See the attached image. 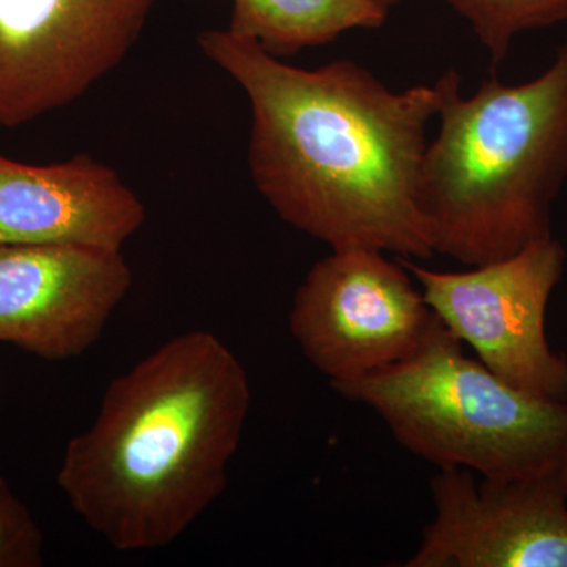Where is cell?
Returning <instances> with one entry per match:
<instances>
[{
  "instance_id": "4",
  "label": "cell",
  "mask_w": 567,
  "mask_h": 567,
  "mask_svg": "<svg viewBox=\"0 0 567 567\" xmlns=\"http://www.w3.org/2000/svg\"><path fill=\"white\" fill-rule=\"evenodd\" d=\"M333 390L369 406L405 450L439 468L509 480L567 462V402L507 385L466 357L440 319L412 357Z\"/></svg>"
},
{
  "instance_id": "10",
  "label": "cell",
  "mask_w": 567,
  "mask_h": 567,
  "mask_svg": "<svg viewBox=\"0 0 567 567\" xmlns=\"http://www.w3.org/2000/svg\"><path fill=\"white\" fill-rule=\"evenodd\" d=\"M145 208L112 167L78 155L35 166L0 155V246L78 245L122 251Z\"/></svg>"
},
{
  "instance_id": "1",
  "label": "cell",
  "mask_w": 567,
  "mask_h": 567,
  "mask_svg": "<svg viewBox=\"0 0 567 567\" xmlns=\"http://www.w3.org/2000/svg\"><path fill=\"white\" fill-rule=\"evenodd\" d=\"M197 41L248 96L249 171L282 221L331 249L435 256L417 207L435 85L391 91L353 61L298 69L227 29Z\"/></svg>"
},
{
  "instance_id": "13",
  "label": "cell",
  "mask_w": 567,
  "mask_h": 567,
  "mask_svg": "<svg viewBox=\"0 0 567 567\" xmlns=\"http://www.w3.org/2000/svg\"><path fill=\"white\" fill-rule=\"evenodd\" d=\"M43 565V535L31 511L0 477V567Z\"/></svg>"
},
{
  "instance_id": "8",
  "label": "cell",
  "mask_w": 567,
  "mask_h": 567,
  "mask_svg": "<svg viewBox=\"0 0 567 567\" xmlns=\"http://www.w3.org/2000/svg\"><path fill=\"white\" fill-rule=\"evenodd\" d=\"M431 494L435 516L405 567H567L563 470L494 480L445 466Z\"/></svg>"
},
{
  "instance_id": "14",
  "label": "cell",
  "mask_w": 567,
  "mask_h": 567,
  "mask_svg": "<svg viewBox=\"0 0 567 567\" xmlns=\"http://www.w3.org/2000/svg\"><path fill=\"white\" fill-rule=\"evenodd\" d=\"M375 2L386 7V9H391V7L399 6V3L405 2V0H375Z\"/></svg>"
},
{
  "instance_id": "3",
  "label": "cell",
  "mask_w": 567,
  "mask_h": 567,
  "mask_svg": "<svg viewBox=\"0 0 567 567\" xmlns=\"http://www.w3.org/2000/svg\"><path fill=\"white\" fill-rule=\"evenodd\" d=\"M461 80L451 69L434 84L440 126L425 148L417 207L434 252L477 267L551 238L567 178V41L524 84L491 76L465 99Z\"/></svg>"
},
{
  "instance_id": "7",
  "label": "cell",
  "mask_w": 567,
  "mask_h": 567,
  "mask_svg": "<svg viewBox=\"0 0 567 567\" xmlns=\"http://www.w3.org/2000/svg\"><path fill=\"white\" fill-rule=\"evenodd\" d=\"M156 0H0V123L84 95L126 58Z\"/></svg>"
},
{
  "instance_id": "15",
  "label": "cell",
  "mask_w": 567,
  "mask_h": 567,
  "mask_svg": "<svg viewBox=\"0 0 567 567\" xmlns=\"http://www.w3.org/2000/svg\"><path fill=\"white\" fill-rule=\"evenodd\" d=\"M563 477H565V487H566V494H567V462H566L565 468H563Z\"/></svg>"
},
{
  "instance_id": "5",
  "label": "cell",
  "mask_w": 567,
  "mask_h": 567,
  "mask_svg": "<svg viewBox=\"0 0 567 567\" xmlns=\"http://www.w3.org/2000/svg\"><path fill=\"white\" fill-rule=\"evenodd\" d=\"M436 320L398 257L353 246L331 249L309 270L289 327L309 363L336 388L412 357Z\"/></svg>"
},
{
  "instance_id": "11",
  "label": "cell",
  "mask_w": 567,
  "mask_h": 567,
  "mask_svg": "<svg viewBox=\"0 0 567 567\" xmlns=\"http://www.w3.org/2000/svg\"><path fill=\"white\" fill-rule=\"evenodd\" d=\"M229 31L275 58L333 43L342 33L385 24L390 9L375 0H233Z\"/></svg>"
},
{
  "instance_id": "6",
  "label": "cell",
  "mask_w": 567,
  "mask_h": 567,
  "mask_svg": "<svg viewBox=\"0 0 567 567\" xmlns=\"http://www.w3.org/2000/svg\"><path fill=\"white\" fill-rule=\"evenodd\" d=\"M424 300L462 344L507 385L546 401L567 402V358L547 341L551 292L566 252L554 237L466 271H435L398 257Z\"/></svg>"
},
{
  "instance_id": "16",
  "label": "cell",
  "mask_w": 567,
  "mask_h": 567,
  "mask_svg": "<svg viewBox=\"0 0 567 567\" xmlns=\"http://www.w3.org/2000/svg\"><path fill=\"white\" fill-rule=\"evenodd\" d=\"M0 399H2V385H0Z\"/></svg>"
},
{
  "instance_id": "12",
  "label": "cell",
  "mask_w": 567,
  "mask_h": 567,
  "mask_svg": "<svg viewBox=\"0 0 567 567\" xmlns=\"http://www.w3.org/2000/svg\"><path fill=\"white\" fill-rule=\"evenodd\" d=\"M472 25L494 66L509 54L522 33L567 20V0H445Z\"/></svg>"
},
{
  "instance_id": "9",
  "label": "cell",
  "mask_w": 567,
  "mask_h": 567,
  "mask_svg": "<svg viewBox=\"0 0 567 567\" xmlns=\"http://www.w3.org/2000/svg\"><path fill=\"white\" fill-rule=\"evenodd\" d=\"M132 282L122 251L0 246V342L47 361L80 357L102 338Z\"/></svg>"
},
{
  "instance_id": "2",
  "label": "cell",
  "mask_w": 567,
  "mask_h": 567,
  "mask_svg": "<svg viewBox=\"0 0 567 567\" xmlns=\"http://www.w3.org/2000/svg\"><path fill=\"white\" fill-rule=\"evenodd\" d=\"M251 401L218 336H175L112 380L91 427L66 445L59 487L115 550L169 546L226 491Z\"/></svg>"
}]
</instances>
